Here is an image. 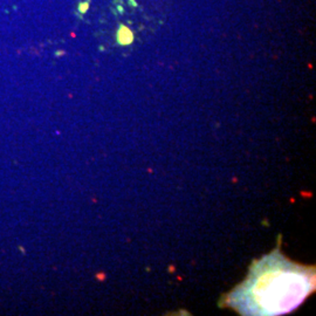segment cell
<instances>
[{
    "label": "cell",
    "instance_id": "4",
    "mask_svg": "<svg viewBox=\"0 0 316 316\" xmlns=\"http://www.w3.org/2000/svg\"><path fill=\"white\" fill-rule=\"evenodd\" d=\"M129 2H130V5H131L132 7H137V2H136L135 0H129Z\"/></svg>",
    "mask_w": 316,
    "mask_h": 316
},
{
    "label": "cell",
    "instance_id": "3",
    "mask_svg": "<svg viewBox=\"0 0 316 316\" xmlns=\"http://www.w3.org/2000/svg\"><path fill=\"white\" fill-rule=\"evenodd\" d=\"M77 8H79V12H81L82 14L87 13L88 8H89V0H88V1H83V2H80Z\"/></svg>",
    "mask_w": 316,
    "mask_h": 316
},
{
    "label": "cell",
    "instance_id": "1",
    "mask_svg": "<svg viewBox=\"0 0 316 316\" xmlns=\"http://www.w3.org/2000/svg\"><path fill=\"white\" fill-rule=\"evenodd\" d=\"M314 289V268L291 262L275 249L252 265L227 304L241 315H282L295 310Z\"/></svg>",
    "mask_w": 316,
    "mask_h": 316
},
{
    "label": "cell",
    "instance_id": "2",
    "mask_svg": "<svg viewBox=\"0 0 316 316\" xmlns=\"http://www.w3.org/2000/svg\"><path fill=\"white\" fill-rule=\"evenodd\" d=\"M117 41L120 44H130L133 41V33L129 27L124 25L120 26V29L117 32Z\"/></svg>",
    "mask_w": 316,
    "mask_h": 316
}]
</instances>
